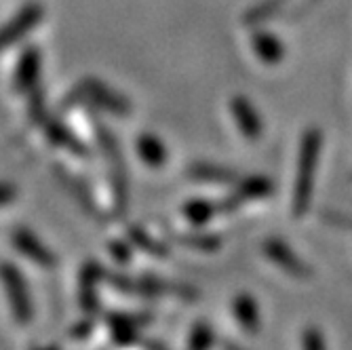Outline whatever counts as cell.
Here are the masks:
<instances>
[{
  "label": "cell",
  "instance_id": "obj_1",
  "mask_svg": "<svg viewBox=\"0 0 352 350\" xmlns=\"http://www.w3.org/2000/svg\"><path fill=\"white\" fill-rule=\"evenodd\" d=\"M323 148V133L310 127L302 135L300 144V158H298V173L294 184V215L304 217L312 203V188H314V173L318 169V156Z\"/></svg>",
  "mask_w": 352,
  "mask_h": 350
},
{
  "label": "cell",
  "instance_id": "obj_2",
  "mask_svg": "<svg viewBox=\"0 0 352 350\" xmlns=\"http://www.w3.org/2000/svg\"><path fill=\"white\" fill-rule=\"evenodd\" d=\"M0 281H3V289L7 294L15 321L21 325L30 323L34 319V306H32V298L21 272L11 264H0Z\"/></svg>",
  "mask_w": 352,
  "mask_h": 350
},
{
  "label": "cell",
  "instance_id": "obj_3",
  "mask_svg": "<svg viewBox=\"0 0 352 350\" xmlns=\"http://www.w3.org/2000/svg\"><path fill=\"white\" fill-rule=\"evenodd\" d=\"M264 253H266V256H268L278 268H283L287 274H292V276H296V278H308V276H312L310 266L298 256V253H296L289 245L283 243V241H278V239H268V241L264 243Z\"/></svg>",
  "mask_w": 352,
  "mask_h": 350
},
{
  "label": "cell",
  "instance_id": "obj_4",
  "mask_svg": "<svg viewBox=\"0 0 352 350\" xmlns=\"http://www.w3.org/2000/svg\"><path fill=\"white\" fill-rule=\"evenodd\" d=\"M13 243L25 258H30L32 262H36L38 266H43V268H53L55 266V256L49 251V247L43 245L32 232H28L23 228H17L13 232Z\"/></svg>",
  "mask_w": 352,
  "mask_h": 350
},
{
  "label": "cell",
  "instance_id": "obj_5",
  "mask_svg": "<svg viewBox=\"0 0 352 350\" xmlns=\"http://www.w3.org/2000/svg\"><path fill=\"white\" fill-rule=\"evenodd\" d=\"M230 108H232V114L236 118L241 133L247 140H258L262 135V120H260L258 112H255V108L251 106V102L239 95V98H234L230 102Z\"/></svg>",
  "mask_w": 352,
  "mask_h": 350
},
{
  "label": "cell",
  "instance_id": "obj_6",
  "mask_svg": "<svg viewBox=\"0 0 352 350\" xmlns=\"http://www.w3.org/2000/svg\"><path fill=\"white\" fill-rule=\"evenodd\" d=\"M272 182L268 177H247L239 184V190H236V195L226 203V207H236L245 201H255V199H266L272 195Z\"/></svg>",
  "mask_w": 352,
  "mask_h": 350
},
{
  "label": "cell",
  "instance_id": "obj_7",
  "mask_svg": "<svg viewBox=\"0 0 352 350\" xmlns=\"http://www.w3.org/2000/svg\"><path fill=\"white\" fill-rule=\"evenodd\" d=\"M43 17V11L38 7H25V11L19 13L15 21H11L3 32H0V47H5L13 41H17L28 30L34 28V23Z\"/></svg>",
  "mask_w": 352,
  "mask_h": 350
},
{
  "label": "cell",
  "instance_id": "obj_8",
  "mask_svg": "<svg viewBox=\"0 0 352 350\" xmlns=\"http://www.w3.org/2000/svg\"><path fill=\"white\" fill-rule=\"evenodd\" d=\"M234 314H236V321L241 323V327L247 333H258L260 331V308L255 304V300L249 294H241L234 300Z\"/></svg>",
  "mask_w": 352,
  "mask_h": 350
},
{
  "label": "cell",
  "instance_id": "obj_9",
  "mask_svg": "<svg viewBox=\"0 0 352 350\" xmlns=\"http://www.w3.org/2000/svg\"><path fill=\"white\" fill-rule=\"evenodd\" d=\"M253 49L258 53V57L268 63V66H274V63L280 61V57L285 55V47L280 45V41L276 36H272L270 32H258L253 36Z\"/></svg>",
  "mask_w": 352,
  "mask_h": 350
},
{
  "label": "cell",
  "instance_id": "obj_10",
  "mask_svg": "<svg viewBox=\"0 0 352 350\" xmlns=\"http://www.w3.org/2000/svg\"><path fill=\"white\" fill-rule=\"evenodd\" d=\"M82 93L93 98L98 104H102L104 108H110L112 112H118V114H124L126 112V104L124 100L116 98L114 93H110L104 85L100 83H93V80H85L82 83Z\"/></svg>",
  "mask_w": 352,
  "mask_h": 350
},
{
  "label": "cell",
  "instance_id": "obj_11",
  "mask_svg": "<svg viewBox=\"0 0 352 350\" xmlns=\"http://www.w3.org/2000/svg\"><path fill=\"white\" fill-rule=\"evenodd\" d=\"M190 177L209 182V184H234L236 182V175L230 169L215 167V165H203V163L190 167Z\"/></svg>",
  "mask_w": 352,
  "mask_h": 350
},
{
  "label": "cell",
  "instance_id": "obj_12",
  "mask_svg": "<svg viewBox=\"0 0 352 350\" xmlns=\"http://www.w3.org/2000/svg\"><path fill=\"white\" fill-rule=\"evenodd\" d=\"M98 283H100V268L98 266H87L82 272V285H80V296H82V306L87 310H93L98 306Z\"/></svg>",
  "mask_w": 352,
  "mask_h": 350
},
{
  "label": "cell",
  "instance_id": "obj_13",
  "mask_svg": "<svg viewBox=\"0 0 352 350\" xmlns=\"http://www.w3.org/2000/svg\"><path fill=\"white\" fill-rule=\"evenodd\" d=\"M140 152L144 156V161L150 163V165H163L165 158H167V150L163 148L161 142L154 140L152 135L140 140Z\"/></svg>",
  "mask_w": 352,
  "mask_h": 350
},
{
  "label": "cell",
  "instance_id": "obj_14",
  "mask_svg": "<svg viewBox=\"0 0 352 350\" xmlns=\"http://www.w3.org/2000/svg\"><path fill=\"white\" fill-rule=\"evenodd\" d=\"M36 74H38V53L28 51L23 55V61H21L19 72H17V87L23 89V87L32 85L36 78Z\"/></svg>",
  "mask_w": 352,
  "mask_h": 350
},
{
  "label": "cell",
  "instance_id": "obj_15",
  "mask_svg": "<svg viewBox=\"0 0 352 350\" xmlns=\"http://www.w3.org/2000/svg\"><path fill=\"white\" fill-rule=\"evenodd\" d=\"M186 217L192 221V224H205V221H209L217 211L211 203H205V201H192L186 205Z\"/></svg>",
  "mask_w": 352,
  "mask_h": 350
},
{
  "label": "cell",
  "instance_id": "obj_16",
  "mask_svg": "<svg viewBox=\"0 0 352 350\" xmlns=\"http://www.w3.org/2000/svg\"><path fill=\"white\" fill-rule=\"evenodd\" d=\"M213 331L207 323H197L190 333V350H211L213 346Z\"/></svg>",
  "mask_w": 352,
  "mask_h": 350
},
{
  "label": "cell",
  "instance_id": "obj_17",
  "mask_svg": "<svg viewBox=\"0 0 352 350\" xmlns=\"http://www.w3.org/2000/svg\"><path fill=\"white\" fill-rule=\"evenodd\" d=\"M110 325H112V336L118 342H131L138 333V325L131 319H126V316H116Z\"/></svg>",
  "mask_w": 352,
  "mask_h": 350
},
{
  "label": "cell",
  "instance_id": "obj_18",
  "mask_svg": "<svg viewBox=\"0 0 352 350\" xmlns=\"http://www.w3.org/2000/svg\"><path fill=\"white\" fill-rule=\"evenodd\" d=\"M129 237L144 249V251H150L152 256H167V247L165 245H161V243H156L154 239H150V237H146L142 230H131L129 232Z\"/></svg>",
  "mask_w": 352,
  "mask_h": 350
},
{
  "label": "cell",
  "instance_id": "obj_19",
  "mask_svg": "<svg viewBox=\"0 0 352 350\" xmlns=\"http://www.w3.org/2000/svg\"><path fill=\"white\" fill-rule=\"evenodd\" d=\"M184 243H188V247H195L201 251H217L221 241L217 237H184Z\"/></svg>",
  "mask_w": 352,
  "mask_h": 350
},
{
  "label": "cell",
  "instance_id": "obj_20",
  "mask_svg": "<svg viewBox=\"0 0 352 350\" xmlns=\"http://www.w3.org/2000/svg\"><path fill=\"white\" fill-rule=\"evenodd\" d=\"M302 342H304V350H327L323 333L318 331L316 327H306V331L302 336Z\"/></svg>",
  "mask_w": 352,
  "mask_h": 350
},
{
  "label": "cell",
  "instance_id": "obj_21",
  "mask_svg": "<svg viewBox=\"0 0 352 350\" xmlns=\"http://www.w3.org/2000/svg\"><path fill=\"white\" fill-rule=\"evenodd\" d=\"M323 219L329 221V224H333V226H338V228H348V230H352V217H350V215L325 211V213H323Z\"/></svg>",
  "mask_w": 352,
  "mask_h": 350
},
{
  "label": "cell",
  "instance_id": "obj_22",
  "mask_svg": "<svg viewBox=\"0 0 352 350\" xmlns=\"http://www.w3.org/2000/svg\"><path fill=\"white\" fill-rule=\"evenodd\" d=\"M15 193H13V188L9 186H0V205H7L9 201H13Z\"/></svg>",
  "mask_w": 352,
  "mask_h": 350
},
{
  "label": "cell",
  "instance_id": "obj_23",
  "mask_svg": "<svg viewBox=\"0 0 352 350\" xmlns=\"http://www.w3.org/2000/svg\"><path fill=\"white\" fill-rule=\"evenodd\" d=\"M226 350H243V348H239L236 344H226Z\"/></svg>",
  "mask_w": 352,
  "mask_h": 350
},
{
  "label": "cell",
  "instance_id": "obj_24",
  "mask_svg": "<svg viewBox=\"0 0 352 350\" xmlns=\"http://www.w3.org/2000/svg\"><path fill=\"white\" fill-rule=\"evenodd\" d=\"M34 350H57V348H53V346H47V348H34Z\"/></svg>",
  "mask_w": 352,
  "mask_h": 350
}]
</instances>
